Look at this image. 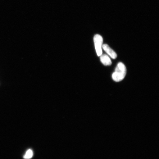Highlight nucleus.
<instances>
[{
    "instance_id": "20e7f679",
    "label": "nucleus",
    "mask_w": 159,
    "mask_h": 159,
    "mask_svg": "<svg viewBox=\"0 0 159 159\" xmlns=\"http://www.w3.org/2000/svg\"><path fill=\"white\" fill-rule=\"evenodd\" d=\"M100 56V61L105 66H110L112 64V61L108 55L104 54Z\"/></svg>"
},
{
    "instance_id": "39448f33",
    "label": "nucleus",
    "mask_w": 159,
    "mask_h": 159,
    "mask_svg": "<svg viewBox=\"0 0 159 159\" xmlns=\"http://www.w3.org/2000/svg\"><path fill=\"white\" fill-rule=\"evenodd\" d=\"M33 152L31 150H27L25 155L24 157L25 159H30L33 156Z\"/></svg>"
},
{
    "instance_id": "7ed1b4c3",
    "label": "nucleus",
    "mask_w": 159,
    "mask_h": 159,
    "mask_svg": "<svg viewBox=\"0 0 159 159\" xmlns=\"http://www.w3.org/2000/svg\"><path fill=\"white\" fill-rule=\"evenodd\" d=\"M102 47L107 54L110 56L112 59H115L117 57L116 53L108 45L104 44L102 45Z\"/></svg>"
},
{
    "instance_id": "f03ea898",
    "label": "nucleus",
    "mask_w": 159,
    "mask_h": 159,
    "mask_svg": "<svg viewBox=\"0 0 159 159\" xmlns=\"http://www.w3.org/2000/svg\"><path fill=\"white\" fill-rule=\"evenodd\" d=\"M94 41L95 49L97 55L98 57L102 55V45L103 42V38L101 35L96 34L94 37Z\"/></svg>"
},
{
    "instance_id": "f257e3e1",
    "label": "nucleus",
    "mask_w": 159,
    "mask_h": 159,
    "mask_svg": "<svg viewBox=\"0 0 159 159\" xmlns=\"http://www.w3.org/2000/svg\"><path fill=\"white\" fill-rule=\"evenodd\" d=\"M126 74V66L124 63L119 62L117 65L115 72L113 73L112 78L116 82H119L124 79Z\"/></svg>"
}]
</instances>
